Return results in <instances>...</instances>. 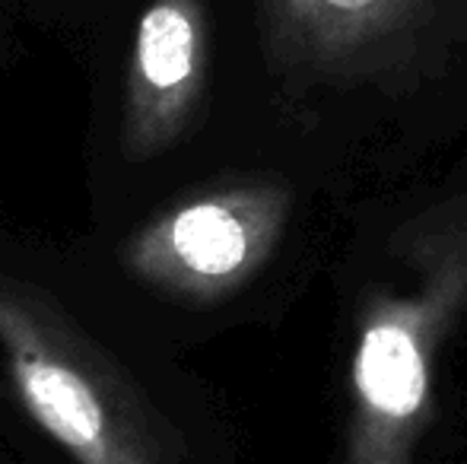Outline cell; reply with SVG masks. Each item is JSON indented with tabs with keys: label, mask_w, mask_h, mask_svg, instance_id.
I'll use <instances>...</instances> for the list:
<instances>
[{
	"label": "cell",
	"mask_w": 467,
	"mask_h": 464,
	"mask_svg": "<svg viewBox=\"0 0 467 464\" xmlns=\"http://www.w3.org/2000/svg\"><path fill=\"white\" fill-rule=\"evenodd\" d=\"M0 446L16 464H223L175 350L80 271L67 239L0 213Z\"/></svg>",
	"instance_id": "cell-1"
},
{
	"label": "cell",
	"mask_w": 467,
	"mask_h": 464,
	"mask_svg": "<svg viewBox=\"0 0 467 464\" xmlns=\"http://www.w3.org/2000/svg\"><path fill=\"white\" fill-rule=\"evenodd\" d=\"M226 0H109L77 64L87 77V223H109L220 162Z\"/></svg>",
	"instance_id": "cell-2"
},
{
	"label": "cell",
	"mask_w": 467,
	"mask_h": 464,
	"mask_svg": "<svg viewBox=\"0 0 467 464\" xmlns=\"http://www.w3.org/2000/svg\"><path fill=\"white\" fill-rule=\"evenodd\" d=\"M296 211L283 169L220 160L128 217L87 223L67 248L118 312L179 350L265 293Z\"/></svg>",
	"instance_id": "cell-3"
},
{
	"label": "cell",
	"mask_w": 467,
	"mask_h": 464,
	"mask_svg": "<svg viewBox=\"0 0 467 464\" xmlns=\"http://www.w3.org/2000/svg\"><path fill=\"white\" fill-rule=\"evenodd\" d=\"M467 331V179L400 217L353 309L340 464H426Z\"/></svg>",
	"instance_id": "cell-4"
},
{
	"label": "cell",
	"mask_w": 467,
	"mask_h": 464,
	"mask_svg": "<svg viewBox=\"0 0 467 464\" xmlns=\"http://www.w3.org/2000/svg\"><path fill=\"white\" fill-rule=\"evenodd\" d=\"M261 77L277 93L359 83L436 16V0H245Z\"/></svg>",
	"instance_id": "cell-5"
},
{
	"label": "cell",
	"mask_w": 467,
	"mask_h": 464,
	"mask_svg": "<svg viewBox=\"0 0 467 464\" xmlns=\"http://www.w3.org/2000/svg\"><path fill=\"white\" fill-rule=\"evenodd\" d=\"M0 4L23 23V29L45 32L70 55H77L109 0H0Z\"/></svg>",
	"instance_id": "cell-6"
},
{
	"label": "cell",
	"mask_w": 467,
	"mask_h": 464,
	"mask_svg": "<svg viewBox=\"0 0 467 464\" xmlns=\"http://www.w3.org/2000/svg\"><path fill=\"white\" fill-rule=\"evenodd\" d=\"M26 55V42H23V23L0 4V83L13 74L19 61Z\"/></svg>",
	"instance_id": "cell-7"
},
{
	"label": "cell",
	"mask_w": 467,
	"mask_h": 464,
	"mask_svg": "<svg viewBox=\"0 0 467 464\" xmlns=\"http://www.w3.org/2000/svg\"><path fill=\"white\" fill-rule=\"evenodd\" d=\"M0 464H16V461H13V459H10V452H6V449H4V446H0Z\"/></svg>",
	"instance_id": "cell-8"
}]
</instances>
